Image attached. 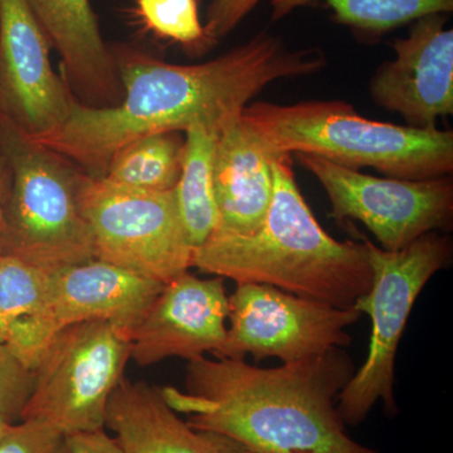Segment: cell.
<instances>
[{
  "instance_id": "obj_1",
  "label": "cell",
  "mask_w": 453,
  "mask_h": 453,
  "mask_svg": "<svg viewBox=\"0 0 453 453\" xmlns=\"http://www.w3.org/2000/svg\"><path fill=\"white\" fill-rule=\"evenodd\" d=\"M121 103L92 109L74 98L61 129L33 139L103 178L125 145L142 136L196 127L220 131L270 83L326 67L319 49L291 50L267 32L199 65H173L127 44L111 46Z\"/></svg>"
},
{
  "instance_id": "obj_2",
  "label": "cell",
  "mask_w": 453,
  "mask_h": 453,
  "mask_svg": "<svg viewBox=\"0 0 453 453\" xmlns=\"http://www.w3.org/2000/svg\"><path fill=\"white\" fill-rule=\"evenodd\" d=\"M354 372L342 348L277 368L199 357L188 362L184 390L162 392L188 425L251 453H381L349 436L336 407Z\"/></svg>"
},
{
  "instance_id": "obj_3",
  "label": "cell",
  "mask_w": 453,
  "mask_h": 453,
  "mask_svg": "<svg viewBox=\"0 0 453 453\" xmlns=\"http://www.w3.org/2000/svg\"><path fill=\"white\" fill-rule=\"evenodd\" d=\"M273 202L250 234L214 231L193 250L192 267L237 283H264L334 308H353L372 282L365 243L333 238L306 204L291 155L273 162Z\"/></svg>"
},
{
  "instance_id": "obj_4",
  "label": "cell",
  "mask_w": 453,
  "mask_h": 453,
  "mask_svg": "<svg viewBox=\"0 0 453 453\" xmlns=\"http://www.w3.org/2000/svg\"><path fill=\"white\" fill-rule=\"evenodd\" d=\"M242 118L276 154L315 155L413 180L445 177L453 169L452 131L371 120L342 101L255 103L244 107Z\"/></svg>"
},
{
  "instance_id": "obj_5",
  "label": "cell",
  "mask_w": 453,
  "mask_h": 453,
  "mask_svg": "<svg viewBox=\"0 0 453 453\" xmlns=\"http://www.w3.org/2000/svg\"><path fill=\"white\" fill-rule=\"evenodd\" d=\"M0 151L12 169L0 253L49 271L95 259L80 204L88 173L3 122Z\"/></svg>"
},
{
  "instance_id": "obj_6",
  "label": "cell",
  "mask_w": 453,
  "mask_h": 453,
  "mask_svg": "<svg viewBox=\"0 0 453 453\" xmlns=\"http://www.w3.org/2000/svg\"><path fill=\"white\" fill-rule=\"evenodd\" d=\"M359 235L368 252L372 282L353 309L371 318L372 336L365 365L354 372L336 404L347 427L362 425L378 401L383 402L387 416L398 414L395 374L399 342L416 300L452 255L451 240L437 232L393 252Z\"/></svg>"
},
{
  "instance_id": "obj_7",
  "label": "cell",
  "mask_w": 453,
  "mask_h": 453,
  "mask_svg": "<svg viewBox=\"0 0 453 453\" xmlns=\"http://www.w3.org/2000/svg\"><path fill=\"white\" fill-rule=\"evenodd\" d=\"M130 350L127 333L110 321L62 330L33 366L20 421L44 423L64 436L105 428L107 403L124 378Z\"/></svg>"
},
{
  "instance_id": "obj_8",
  "label": "cell",
  "mask_w": 453,
  "mask_h": 453,
  "mask_svg": "<svg viewBox=\"0 0 453 453\" xmlns=\"http://www.w3.org/2000/svg\"><path fill=\"white\" fill-rule=\"evenodd\" d=\"M95 259L166 283L192 268L193 246L177 196L148 192L86 175L80 192Z\"/></svg>"
},
{
  "instance_id": "obj_9",
  "label": "cell",
  "mask_w": 453,
  "mask_h": 453,
  "mask_svg": "<svg viewBox=\"0 0 453 453\" xmlns=\"http://www.w3.org/2000/svg\"><path fill=\"white\" fill-rule=\"evenodd\" d=\"M229 327L216 357L282 365L350 345L347 327L360 320L356 309H340L264 283H237L228 296Z\"/></svg>"
},
{
  "instance_id": "obj_10",
  "label": "cell",
  "mask_w": 453,
  "mask_h": 453,
  "mask_svg": "<svg viewBox=\"0 0 453 453\" xmlns=\"http://www.w3.org/2000/svg\"><path fill=\"white\" fill-rule=\"evenodd\" d=\"M296 157L323 186L333 219L363 223L386 251H399L451 225L453 183L449 175L417 180L378 178L315 155Z\"/></svg>"
},
{
  "instance_id": "obj_11",
  "label": "cell",
  "mask_w": 453,
  "mask_h": 453,
  "mask_svg": "<svg viewBox=\"0 0 453 453\" xmlns=\"http://www.w3.org/2000/svg\"><path fill=\"white\" fill-rule=\"evenodd\" d=\"M163 285L100 259L61 268L37 311L14 325L4 342L32 371L50 340L73 325L106 320L129 332Z\"/></svg>"
},
{
  "instance_id": "obj_12",
  "label": "cell",
  "mask_w": 453,
  "mask_h": 453,
  "mask_svg": "<svg viewBox=\"0 0 453 453\" xmlns=\"http://www.w3.org/2000/svg\"><path fill=\"white\" fill-rule=\"evenodd\" d=\"M27 0H0V122L27 138L61 129L74 97Z\"/></svg>"
},
{
  "instance_id": "obj_13",
  "label": "cell",
  "mask_w": 453,
  "mask_h": 453,
  "mask_svg": "<svg viewBox=\"0 0 453 453\" xmlns=\"http://www.w3.org/2000/svg\"><path fill=\"white\" fill-rule=\"evenodd\" d=\"M229 303L225 279H201L189 271L169 282L127 332L130 359L149 366L169 359L216 356L225 342Z\"/></svg>"
},
{
  "instance_id": "obj_14",
  "label": "cell",
  "mask_w": 453,
  "mask_h": 453,
  "mask_svg": "<svg viewBox=\"0 0 453 453\" xmlns=\"http://www.w3.org/2000/svg\"><path fill=\"white\" fill-rule=\"evenodd\" d=\"M446 23V14L416 20L369 83L378 106L416 129H436L438 119L453 112V31Z\"/></svg>"
},
{
  "instance_id": "obj_15",
  "label": "cell",
  "mask_w": 453,
  "mask_h": 453,
  "mask_svg": "<svg viewBox=\"0 0 453 453\" xmlns=\"http://www.w3.org/2000/svg\"><path fill=\"white\" fill-rule=\"evenodd\" d=\"M61 59V76L82 105L121 103L124 91L111 46L104 40L91 0H27Z\"/></svg>"
},
{
  "instance_id": "obj_16",
  "label": "cell",
  "mask_w": 453,
  "mask_h": 453,
  "mask_svg": "<svg viewBox=\"0 0 453 453\" xmlns=\"http://www.w3.org/2000/svg\"><path fill=\"white\" fill-rule=\"evenodd\" d=\"M277 155L243 120L242 113L220 129L213 166L219 210L216 231L232 234L257 231L273 202Z\"/></svg>"
},
{
  "instance_id": "obj_17",
  "label": "cell",
  "mask_w": 453,
  "mask_h": 453,
  "mask_svg": "<svg viewBox=\"0 0 453 453\" xmlns=\"http://www.w3.org/2000/svg\"><path fill=\"white\" fill-rule=\"evenodd\" d=\"M105 428L115 434L122 453H251L232 438L193 428L162 389L125 377L110 396Z\"/></svg>"
},
{
  "instance_id": "obj_18",
  "label": "cell",
  "mask_w": 453,
  "mask_h": 453,
  "mask_svg": "<svg viewBox=\"0 0 453 453\" xmlns=\"http://www.w3.org/2000/svg\"><path fill=\"white\" fill-rule=\"evenodd\" d=\"M219 131L196 127L184 133L180 178L174 192L179 213L193 249L204 243L219 226L213 166Z\"/></svg>"
},
{
  "instance_id": "obj_19",
  "label": "cell",
  "mask_w": 453,
  "mask_h": 453,
  "mask_svg": "<svg viewBox=\"0 0 453 453\" xmlns=\"http://www.w3.org/2000/svg\"><path fill=\"white\" fill-rule=\"evenodd\" d=\"M183 133L166 131L134 140L110 162L104 179L118 186L170 192L180 178L184 154Z\"/></svg>"
},
{
  "instance_id": "obj_20",
  "label": "cell",
  "mask_w": 453,
  "mask_h": 453,
  "mask_svg": "<svg viewBox=\"0 0 453 453\" xmlns=\"http://www.w3.org/2000/svg\"><path fill=\"white\" fill-rule=\"evenodd\" d=\"M314 3H324L332 9L334 19L340 25L371 37L423 17L453 11V0H273V19Z\"/></svg>"
},
{
  "instance_id": "obj_21",
  "label": "cell",
  "mask_w": 453,
  "mask_h": 453,
  "mask_svg": "<svg viewBox=\"0 0 453 453\" xmlns=\"http://www.w3.org/2000/svg\"><path fill=\"white\" fill-rule=\"evenodd\" d=\"M134 16L145 32L201 55L213 46L199 17L198 0H135Z\"/></svg>"
},
{
  "instance_id": "obj_22",
  "label": "cell",
  "mask_w": 453,
  "mask_h": 453,
  "mask_svg": "<svg viewBox=\"0 0 453 453\" xmlns=\"http://www.w3.org/2000/svg\"><path fill=\"white\" fill-rule=\"evenodd\" d=\"M55 271L44 270L12 256L0 259V340L9 330L35 314Z\"/></svg>"
},
{
  "instance_id": "obj_23",
  "label": "cell",
  "mask_w": 453,
  "mask_h": 453,
  "mask_svg": "<svg viewBox=\"0 0 453 453\" xmlns=\"http://www.w3.org/2000/svg\"><path fill=\"white\" fill-rule=\"evenodd\" d=\"M33 384V372L0 340V419L20 421Z\"/></svg>"
},
{
  "instance_id": "obj_24",
  "label": "cell",
  "mask_w": 453,
  "mask_h": 453,
  "mask_svg": "<svg viewBox=\"0 0 453 453\" xmlns=\"http://www.w3.org/2000/svg\"><path fill=\"white\" fill-rule=\"evenodd\" d=\"M65 436L38 421L12 425L0 440V453H64Z\"/></svg>"
},
{
  "instance_id": "obj_25",
  "label": "cell",
  "mask_w": 453,
  "mask_h": 453,
  "mask_svg": "<svg viewBox=\"0 0 453 453\" xmlns=\"http://www.w3.org/2000/svg\"><path fill=\"white\" fill-rule=\"evenodd\" d=\"M262 0H211L204 29L214 44L229 35Z\"/></svg>"
},
{
  "instance_id": "obj_26",
  "label": "cell",
  "mask_w": 453,
  "mask_h": 453,
  "mask_svg": "<svg viewBox=\"0 0 453 453\" xmlns=\"http://www.w3.org/2000/svg\"><path fill=\"white\" fill-rule=\"evenodd\" d=\"M64 453H122L115 437L105 428L91 432H77L65 436Z\"/></svg>"
},
{
  "instance_id": "obj_27",
  "label": "cell",
  "mask_w": 453,
  "mask_h": 453,
  "mask_svg": "<svg viewBox=\"0 0 453 453\" xmlns=\"http://www.w3.org/2000/svg\"><path fill=\"white\" fill-rule=\"evenodd\" d=\"M12 190V169L7 157L0 151V241L4 234L5 214Z\"/></svg>"
},
{
  "instance_id": "obj_28",
  "label": "cell",
  "mask_w": 453,
  "mask_h": 453,
  "mask_svg": "<svg viewBox=\"0 0 453 453\" xmlns=\"http://www.w3.org/2000/svg\"><path fill=\"white\" fill-rule=\"evenodd\" d=\"M11 423L0 419V440H2L3 436H4V434H7V431L9 427H11Z\"/></svg>"
},
{
  "instance_id": "obj_29",
  "label": "cell",
  "mask_w": 453,
  "mask_h": 453,
  "mask_svg": "<svg viewBox=\"0 0 453 453\" xmlns=\"http://www.w3.org/2000/svg\"><path fill=\"white\" fill-rule=\"evenodd\" d=\"M0 259H2V253H0Z\"/></svg>"
}]
</instances>
